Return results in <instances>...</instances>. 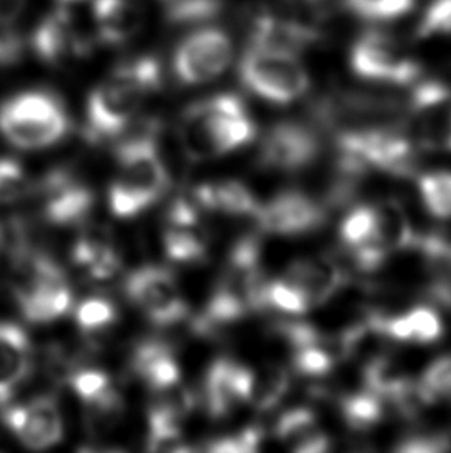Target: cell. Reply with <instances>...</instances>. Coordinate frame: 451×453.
I'll return each instance as SVG.
<instances>
[{
    "instance_id": "obj_1",
    "label": "cell",
    "mask_w": 451,
    "mask_h": 453,
    "mask_svg": "<svg viewBox=\"0 0 451 453\" xmlns=\"http://www.w3.org/2000/svg\"><path fill=\"white\" fill-rule=\"evenodd\" d=\"M122 134L126 138L115 149L118 173L111 186V209L118 219H134L164 196L169 173L159 157L158 119L136 126L132 121Z\"/></svg>"
},
{
    "instance_id": "obj_2",
    "label": "cell",
    "mask_w": 451,
    "mask_h": 453,
    "mask_svg": "<svg viewBox=\"0 0 451 453\" xmlns=\"http://www.w3.org/2000/svg\"><path fill=\"white\" fill-rule=\"evenodd\" d=\"M163 68L157 56H134L111 70L88 95L86 134L90 142H109L134 121L149 96L158 92Z\"/></svg>"
},
{
    "instance_id": "obj_3",
    "label": "cell",
    "mask_w": 451,
    "mask_h": 453,
    "mask_svg": "<svg viewBox=\"0 0 451 453\" xmlns=\"http://www.w3.org/2000/svg\"><path fill=\"white\" fill-rule=\"evenodd\" d=\"M256 124L243 99L217 93L190 104L180 123L184 152L194 161L237 150L256 138Z\"/></svg>"
},
{
    "instance_id": "obj_4",
    "label": "cell",
    "mask_w": 451,
    "mask_h": 453,
    "mask_svg": "<svg viewBox=\"0 0 451 453\" xmlns=\"http://www.w3.org/2000/svg\"><path fill=\"white\" fill-rule=\"evenodd\" d=\"M268 282L260 270V248L252 237L235 243L225 273L208 305L195 320V330L210 334L266 306Z\"/></svg>"
},
{
    "instance_id": "obj_5",
    "label": "cell",
    "mask_w": 451,
    "mask_h": 453,
    "mask_svg": "<svg viewBox=\"0 0 451 453\" xmlns=\"http://www.w3.org/2000/svg\"><path fill=\"white\" fill-rule=\"evenodd\" d=\"M70 130L67 107L57 93L31 88L0 103V134L12 146L37 150L61 142Z\"/></svg>"
},
{
    "instance_id": "obj_6",
    "label": "cell",
    "mask_w": 451,
    "mask_h": 453,
    "mask_svg": "<svg viewBox=\"0 0 451 453\" xmlns=\"http://www.w3.org/2000/svg\"><path fill=\"white\" fill-rule=\"evenodd\" d=\"M240 80L250 93L274 104L302 98L311 86L297 55L249 45L238 65Z\"/></svg>"
},
{
    "instance_id": "obj_7",
    "label": "cell",
    "mask_w": 451,
    "mask_h": 453,
    "mask_svg": "<svg viewBox=\"0 0 451 453\" xmlns=\"http://www.w3.org/2000/svg\"><path fill=\"white\" fill-rule=\"evenodd\" d=\"M349 64L359 78L405 86L421 76V65L396 37L384 31H366L354 42Z\"/></svg>"
},
{
    "instance_id": "obj_8",
    "label": "cell",
    "mask_w": 451,
    "mask_h": 453,
    "mask_svg": "<svg viewBox=\"0 0 451 453\" xmlns=\"http://www.w3.org/2000/svg\"><path fill=\"white\" fill-rule=\"evenodd\" d=\"M232 58L231 36L217 27H203L178 43L172 58L173 76L183 86H202L225 73Z\"/></svg>"
},
{
    "instance_id": "obj_9",
    "label": "cell",
    "mask_w": 451,
    "mask_h": 453,
    "mask_svg": "<svg viewBox=\"0 0 451 453\" xmlns=\"http://www.w3.org/2000/svg\"><path fill=\"white\" fill-rule=\"evenodd\" d=\"M124 289L128 299L158 326H171L187 316V303L177 280L165 268L142 266L127 277Z\"/></svg>"
},
{
    "instance_id": "obj_10",
    "label": "cell",
    "mask_w": 451,
    "mask_h": 453,
    "mask_svg": "<svg viewBox=\"0 0 451 453\" xmlns=\"http://www.w3.org/2000/svg\"><path fill=\"white\" fill-rule=\"evenodd\" d=\"M96 37L87 35L73 12L56 8L39 20L30 37V45L41 61L61 67L90 56Z\"/></svg>"
},
{
    "instance_id": "obj_11",
    "label": "cell",
    "mask_w": 451,
    "mask_h": 453,
    "mask_svg": "<svg viewBox=\"0 0 451 453\" xmlns=\"http://www.w3.org/2000/svg\"><path fill=\"white\" fill-rule=\"evenodd\" d=\"M320 153V140L303 124L287 121L274 126L263 138L260 165L279 171H299Z\"/></svg>"
},
{
    "instance_id": "obj_12",
    "label": "cell",
    "mask_w": 451,
    "mask_h": 453,
    "mask_svg": "<svg viewBox=\"0 0 451 453\" xmlns=\"http://www.w3.org/2000/svg\"><path fill=\"white\" fill-rule=\"evenodd\" d=\"M262 231L281 235L308 233L324 225L326 211L322 203L299 192L287 190L274 196L268 204L258 206L254 215Z\"/></svg>"
},
{
    "instance_id": "obj_13",
    "label": "cell",
    "mask_w": 451,
    "mask_h": 453,
    "mask_svg": "<svg viewBox=\"0 0 451 453\" xmlns=\"http://www.w3.org/2000/svg\"><path fill=\"white\" fill-rule=\"evenodd\" d=\"M2 419L27 448L47 449L61 441L64 432L61 411L51 396H39L27 404L10 405L2 413Z\"/></svg>"
},
{
    "instance_id": "obj_14",
    "label": "cell",
    "mask_w": 451,
    "mask_h": 453,
    "mask_svg": "<svg viewBox=\"0 0 451 453\" xmlns=\"http://www.w3.org/2000/svg\"><path fill=\"white\" fill-rule=\"evenodd\" d=\"M42 214L57 226H73L92 212L95 196L84 181L67 171H53L41 183Z\"/></svg>"
},
{
    "instance_id": "obj_15",
    "label": "cell",
    "mask_w": 451,
    "mask_h": 453,
    "mask_svg": "<svg viewBox=\"0 0 451 453\" xmlns=\"http://www.w3.org/2000/svg\"><path fill=\"white\" fill-rule=\"evenodd\" d=\"M250 368L220 357L209 367L204 378V404L214 419L229 417L238 404L248 403Z\"/></svg>"
},
{
    "instance_id": "obj_16",
    "label": "cell",
    "mask_w": 451,
    "mask_h": 453,
    "mask_svg": "<svg viewBox=\"0 0 451 453\" xmlns=\"http://www.w3.org/2000/svg\"><path fill=\"white\" fill-rule=\"evenodd\" d=\"M303 296L310 308L322 305L336 295L345 277L340 268L331 258H305L289 266L281 279Z\"/></svg>"
},
{
    "instance_id": "obj_17",
    "label": "cell",
    "mask_w": 451,
    "mask_h": 453,
    "mask_svg": "<svg viewBox=\"0 0 451 453\" xmlns=\"http://www.w3.org/2000/svg\"><path fill=\"white\" fill-rule=\"evenodd\" d=\"M320 33L310 25L294 19H283L272 14H260L252 20L249 45L263 49L279 50L299 55L317 42Z\"/></svg>"
},
{
    "instance_id": "obj_18",
    "label": "cell",
    "mask_w": 451,
    "mask_h": 453,
    "mask_svg": "<svg viewBox=\"0 0 451 453\" xmlns=\"http://www.w3.org/2000/svg\"><path fill=\"white\" fill-rule=\"evenodd\" d=\"M92 19L96 42L113 47L134 39L144 12L136 0H93Z\"/></svg>"
},
{
    "instance_id": "obj_19",
    "label": "cell",
    "mask_w": 451,
    "mask_h": 453,
    "mask_svg": "<svg viewBox=\"0 0 451 453\" xmlns=\"http://www.w3.org/2000/svg\"><path fill=\"white\" fill-rule=\"evenodd\" d=\"M30 339L19 325L0 322V399L11 403L12 395L31 373Z\"/></svg>"
},
{
    "instance_id": "obj_20",
    "label": "cell",
    "mask_w": 451,
    "mask_h": 453,
    "mask_svg": "<svg viewBox=\"0 0 451 453\" xmlns=\"http://www.w3.org/2000/svg\"><path fill=\"white\" fill-rule=\"evenodd\" d=\"M132 367L136 376L155 393L167 392L180 384L181 370L169 343L146 341L134 349Z\"/></svg>"
},
{
    "instance_id": "obj_21",
    "label": "cell",
    "mask_w": 451,
    "mask_h": 453,
    "mask_svg": "<svg viewBox=\"0 0 451 453\" xmlns=\"http://www.w3.org/2000/svg\"><path fill=\"white\" fill-rule=\"evenodd\" d=\"M194 200L200 208L229 215H256L258 211L254 194L235 180L202 184L196 188Z\"/></svg>"
},
{
    "instance_id": "obj_22",
    "label": "cell",
    "mask_w": 451,
    "mask_h": 453,
    "mask_svg": "<svg viewBox=\"0 0 451 453\" xmlns=\"http://www.w3.org/2000/svg\"><path fill=\"white\" fill-rule=\"evenodd\" d=\"M275 435L295 452H325L330 444L318 429L314 413L308 409L287 411L275 426Z\"/></svg>"
},
{
    "instance_id": "obj_23",
    "label": "cell",
    "mask_w": 451,
    "mask_h": 453,
    "mask_svg": "<svg viewBox=\"0 0 451 453\" xmlns=\"http://www.w3.org/2000/svg\"><path fill=\"white\" fill-rule=\"evenodd\" d=\"M372 240L388 256L390 252L415 245L416 235L402 206L394 200H386L374 206Z\"/></svg>"
},
{
    "instance_id": "obj_24",
    "label": "cell",
    "mask_w": 451,
    "mask_h": 453,
    "mask_svg": "<svg viewBox=\"0 0 451 453\" xmlns=\"http://www.w3.org/2000/svg\"><path fill=\"white\" fill-rule=\"evenodd\" d=\"M198 225H167L164 233V250L167 257L178 264H195L204 258L208 251V243Z\"/></svg>"
},
{
    "instance_id": "obj_25",
    "label": "cell",
    "mask_w": 451,
    "mask_h": 453,
    "mask_svg": "<svg viewBox=\"0 0 451 453\" xmlns=\"http://www.w3.org/2000/svg\"><path fill=\"white\" fill-rule=\"evenodd\" d=\"M289 388V376L281 367H264L250 370L248 403L258 411H271L279 404Z\"/></svg>"
},
{
    "instance_id": "obj_26",
    "label": "cell",
    "mask_w": 451,
    "mask_h": 453,
    "mask_svg": "<svg viewBox=\"0 0 451 453\" xmlns=\"http://www.w3.org/2000/svg\"><path fill=\"white\" fill-rule=\"evenodd\" d=\"M341 413L349 427L370 429L384 417V399L365 388L341 401Z\"/></svg>"
},
{
    "instance_id": "obj_27",
    "label": "cell",
    "mask_w": 451,
    "mask_h": 453,
    "mask_svg": "<svg viewBox=\"0 0 451 453\" xmlns=\"http://www.w3.org/2000/svg\"><path fill=\"white\" fill-rule=\"evenodd\" d=\"M169 22L175 25L204 24L223 10V0H159Z\"/></svg>"
},
{
    "instance_id": "obj_28",
    "label": "cell",
    "mask_w": 451,
    "mask_h": 453,
    "mask_svg": "<svg viewBox=\"0 0 451 453\" xmlns=\"http://www.w3.org/2000/svg\"><path fill=\"white\" fill-rule=\"evenodd\" d=\"M354 16L370 22H390L407 16L416 0H343Z\"/></svg>"
},
{
    "instance_id": "obj_29",
    "label": "cell",
    "mask_w": 451,
    "mask_h": 453,
    "mask_svg": "<svg viewBox=\"0 0 451 453\" xmlns=\"http://www.w3.org/2000/svg\"><path fill=\"white\" fill-rule=\"evenodd\" d=\"M422 200L436 219H451V173H428L419 181Z\"/></svg>"
},
{
    "instance_id": "obj_30",
    "label": "cell",
    "mask_w": 451,
    "mask_h": 453,
    "mask_svg": "<svg viewBox=\"0 0 451 453\" xmlns=\"http://www.w3.org/2000/svg\"><path fill=\"white\" fill-rule=\"evenodd\" d=\"M33 183L16 159L0 158V204H10L28 196Z\"/></svg>"
},
{
    "instance_id": "obj_31",
    "label": "cell",
    "mask_w": 451,
    "mask_h": 453,
    "mask_svg": "<svg viewBox=\"0 0 451 453\" xmlns=\"http://www.w3.org/2000/svg\"><path fill=\"white\" fill-rule=\"evenodd\" d=\"M88 413H87V424L88 427L101 434L115 427L119 423L124 411V401L119 393L116 392L111 387L109 392L103 395L101 398L93 401L92 404L87 405Z\"/></svg>"
},
{
    "instance_id": "obj_32",
    "label": "cell",
    "mask_w": 451,
    "mask_h": 453,
    "mask_svg": "<svg viewBox=\"0 0 451 453\" xmlns=\"http://www.w3.org/2000/svg\"><path fill=\"white\" fill-rule=\"evenodd\" d=\"M118 318L113 302L105 297H90L82 302L76 310V324L86 333L105 330Z\"/></svg>"
},
{
    "instance_id": "obj_33",
    "label": "cell",
    "mask_w": 451,
    "mask_h": 453,
    "mask_svg": "<svg viewBox=\"0 0 451 453\" xmlns=\"http://www.w3.org/2000/svg\"><path fill=\"white\" fill-rule=\"evenodd\" d=\"M374 206H357L341 221L340 237L348 250H354L372 240Z\"/></svg>"
},
{
    "instance_id": "obj_34",
    "label": "cell",
    "mask_w": 451,
    "mask_h": 453,
    "mask_svg": "<svg viewBox=\"0 0 451 453\" xmlns=\"http://www.w3.org/2000/svg\"><path fill=\"white\" fill-rule=\"evenodd\" d=\"M70 386L84 404H92L111 388V378L98 368H80L70 374Z\"/></svg>"
},
{
    "instance_id": "obj_35",
    "label": "cell",
    "mask_w": 451,
    "mask_h": 453,
    "mask_svg": "<svg viewBox=\"0 0 451 453\" xmlns=\"http://www.w3.org/2000/svg\"><path fill=\"white\" fill-rule=\"evenodd\" d=\"M416 35L424 39L451 35V0H433L424 12Z\"/></svg>"
},
{
    "instance_id": "obj_36",
    "label": "cell",
    "mask_w": 451,
    "mask_h": 453,
    "mask_svg": "<svg viewBox=\"0 0 451 453\" xmlns=\"http://www.w3.org/2000/svg\"><path fill=\"white\" fill-rule=\"evenodd\" d=\"M266 306H274L280 311L291 312V314H302L310 310L303 296L285 280L268 282Z\"/></svg>"
},
{
    "instance_id": "obj_37",
    "label": "cell",
    "mask_w": 451,
    "mask_h": 453,
    "mask_svg": "<svg viewBox=\"0 0 451 453\" xmlns=\"http://www.w3.org/2000/svg\"><path fill=\"white\" fill-rule=\"evenodd\" d=\"M433 401L446 399L451 403V356L434 361L421 380Z\"/></svg>"
},
{
    "instance_id": "obj_38",
    "label": "cell",
    "mask_w": 451,
    "mask_h": 453,
    "mask_svg": "<svg viewBox=\"0 0 451 453\" xmlns=\"http://www.w3.org/2000/svg\"><path fill=\"white\" fill-rule=\"evenodd\" d=\"M262 441V432L256 427L241 430L235 435L218 438L209 444V452L215 453H244L256 452Z\"/></svg>"
},
{
    "instance_id": "obj_39",
    "label": "cell",
    "mask_w": 451,
    "mask_h": 453,
    "mask_svg": "<svg viewBox=\"0 0 451 453\" xmlns=\"http://www.w3.org/2000/svg\"><path fill=\"white\" fill-rule=\"evenodd\" d=\"M25 41L16 28H0V67H11L24 56Z\"/></svg>"
},
{
    "instance_id": "obj_40",
    "label": "cell",
    "mask_w": 451,
    "mask_h": 453,
    "mask_svg": "<svg viewBox=\"0 0 451 453\" xmlns=\"http://www.w3.org/2000/svg\"><path fill=\"white\" fill-rule=\"evenodd\" d=\"M27 0H0V28H14L22 18Z\"/></svg>"
},
{
    "instance_id": "obj_41",
    "label": "cell",
    "mask_w": 451,
    "mask_h": 453,
    "mask_svg": "<svg viewBox=\"0 0 451 453\" xmlns=\"http://www.w3.org/2000/svg\"><path fill=\"white\" fill-rule=\"evenodd\" d=\"M291 2H297V4H308V2H316V0H291Z\"/></svg>"
},
{
    "instance_id": "obj_42",
    "label": "cell",
    "mask_w": 451,
    "mask_h": 453,
    "mask_svg": "<svg viewBox=\"0 0 451 453\" xmlns=\"http://www.w3.org/2000/svg\"><path fill=\"white\" fill-rule=\"evenodd\" d=\"M62 2H78V0H62Z\"/></svg>"
}]
</instances>
